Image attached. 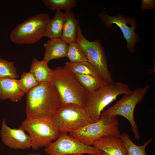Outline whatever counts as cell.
Instances as JSON below:
<instances>
[{
    "mask_svg": "<svg viewBox=\"0 0 155 155\" xmlns=\"http://www.w3.org/2000/svg\"><path fill=\"white\" fill-rule=\"evenodd\" d=\"M26 94V118L52 119L62 105L59 94L51 79L40 84Z\"/></svg>",
    "mask_w": 155,
    "mask_h": 155,
    "instance_id": "cell-1",
    "label": "cell"
},
{
    "mask_svg": "<svg viewBox=\"0 0 155 155\" xmlns=\"http://www.w3.org/2000/svg\"><path fill=\"white\" fill-rule=\"evenodd\" d=\"M51 80L60 96L62 104H74L84 107L89 93L75 73L64 67L51 69Z\"/></svg>",
    "mask_w": 155,
    "mask_h": 155,
    "instance_id": "cell-2",
    "label": "cell"
},
{
    "mask_svg": "<svg viewBox=\"0 0 155 155\" xmlns=\"http://www.w3.org/2000/svg\"><path fill=\"white\" fill-rule=\"evenodd\" d=\"M132 92L127 84L121 82L103 85L88 96L84 107L90 117L96 121L100 118L104 109L121 94Z\"/></svg>",
    "mask_w": 155,
    "mask_h": 155,
    "instance_id": "cell-3",
    "label": "cell"
},
{
    "mask_svg": "<svg viewBox=\"0 0 155 155\" xmlns=\"http://www.w3.org/2000/svg\"><path fill=\"white\" fill-rule=\"evenodd\" d=\"M119 122L117 116L101 117L100 119L68 135L83 144L92 146L94 142L102 137L111 135L120 138Z\"/></svg>",
    "mask_w": 155,
    "mask_h": 155,
    "instance_id": "cell-4",
    "label": "cell"
},
{
    "mask_svg": "<svg viewBox=\"0 0 155 155\" xmlns=\"http://www.w3.org/2000/svg\"><path fill=\"white\" fill-rule=\"evenodd\" d=\"M149 88L150 86L147 85L144 87L136 88L130 93L125 94L113 105L103 110L101 117L120 115L125 118L131 124L135 139L139 140L140 134L134 120V111L137 104L142 101Z\"/></svg>",
    "mask_w": 155,
    "mask_h": 155,
    "instance_id": "cell-5",
    "label": "cell"
},
{
    "mask_svg": "<svg viewBox=\"0 0 155 155\" xmlns=\"http://www.w3.org/2000/svg\"><path fill=\"white\" fill-rule=\"evenodd\" d=\"M19 128L28 133L34 150L48 147L60 133L51 119L47 118H26Z\"/></svg>",
    "mask_w": 155,
    "mask_h": 155,
    "instance_id": "cell-6",
    "label": "cell"
},
{
    "mask_svg": "<svg viewBox=\"0 0 155 155\" xmlns=\"http://www.w3.org/2000/svg\"><path fill=\"white\" fill-rule=\"evenodd\" d=\"M60 133H70L96 121L84 108L74 104H62L51 119Z\"/></svg>",
    "mask_w": 155,
    "mask_h": 155,
    "instance_id": "cell-7",
    "label": "cell"
},
{
    "mask_svg": "<svg viewBox=\"0 0 155 155\" xmlns=\"http://www.w3.org/2000/svg\"><path fill=\"white\" fill-rule=\"evenodd\" d=\"M46 13L30 17L18 25L11 32V40L17 44H30L36 43L44 37L45 28L50 20Z\"/></svg>",
    "mask_w": 155,
    "mask_h": 155,
    "instance_id": "cell-8",
    "label": "cell"
},
{
    "mask_svg": "<svg viewBox=\"0 0 155 155\" xmlns=\"http://www.w3.org/2000/svg\"><path fill=\"white\" fill-rule=\"evenodd\" d=\"M84 51L88 62L95 67L106 84L114 82L107 65V58L103 47L100 41H90L84 36L80 25L77 30V42Z\"/></svg>",
    "mask_w": 155,
    "mask_h": 155,
    "instance_id": "cell-9",
    "label": "cell"
},
{
    "mask_svg": "<svg viewBox=\"0 0 155 155\" xmlns=\"http://www.w3.org/2000/svg\"><path fill=\"white\" fill-rule=\"evenodd\" d=\"M44 152L50 155L77 154L98 155L102 151L92 146H88L69 136L60 133L57 140L45 148Z\"/></svg>",
    "mask_w": 155,
    "mask_h": 155,
    "instance_id": "cell-10",
    "label": "cell"
},
{
    "mask_svg": "<svg viewBox=\"0 0 155 155\" xmlns=\"http://www.w3.org/2000/svg\"><path fill=\"white\" fill-rule=\"evenodd\" d=\"M98 16L106 27L110 28L114 24L120 28L127 41V48L130 52L134 53L135 51V46L140 39L139 36L135 32L137 24L130 26L128 25L136 22L134 18H125L123 15L110 16L104 11L99 13Z\"/></svg>",
    "mask_w": 155,
    "mask_h": 155,
    "instance_id": "cell-11",
    "label": "cell"
},
{
    "mask_svg": "<svg viewBox=\"0 0 155 155\" xmlns=\"http://www.w3.org/2000/svg\"><path fill=\"white\" fill-rule=\"evenodd\" d=\"M1 135L3 143L10 148L24 150L31 147V140L29 135L20 128L10 127L6 124L4 119L2 123Z\"/></svg>",
    "mask_w": 155,
    "mask_h": 155,
    "instance_id": "cell-12",
    "label": "cell"
},
{
    "mask_svg": "<svg viewBox=\"0 0 155 155\" xmlns=\"http://www.w3.org/2000/svg\"><path fill=\"white\" fill-rule=\"evenodd\" d=\"M92 146L108 155H128L127 149L122 140L114 136L101 137L94 142Z\"/></svg>",
    "mask_w": 155,
    "mask_h": 155,
    "instance_id": "cell-13",
    "label": "cell"
},
{
    "mask_svg": "<svg viewBox=\"0 0 155 155\" xmlns=\"http://www.w3.org/2000/svg\"><path fill=\"white\" fill-rule=\"evenodd\" d=\"M18 80L0 78V100L10 99L13 102L20 101L26 94L19 88Z\"/></svg>",
    "mask_w": 155,
    "mask_h": 155,
    "instance_id": "cell-14",
    "label": "cell"
},
{
    "mask_svg": "<svg viewBox=\"0 0 155 155\" xmlns=\"http://www.w3.org/2000/svg\"><path fill=\"white\" fill-rule=\"evenodd\" d=\"M45 51L43 59L50 60L66 57L69 44L61 38H53L44 44Z\"/></svg>",
    "mask_w": 155,
    "mask_h": 155,
    "instance_id": "cell-15",
    "label": "cell"
},
{
    "mask_svg": "<svg viewBox=\"0 0 155 155\" xmlns=\"http://www.w3.org/2000/svg\"><path fill=\"white\" fill-rule=\"evenodd\" d=\"M65 20L61 38L68 44L76 42L79 21L71 9L65 11Z\"/></svg>",
    "mask_w": 155,
    "mask_h": 155,
    "instance_id": "cell-16",
    "label": "cell"
},
{
    "mask_svg": "<svg viewBox=\"0 0 155 155\" xmlns=\"http://www.w3.org/2000/svg\"><path fill=\"white\" fill-rule=\"evenodd\" d=\"M65 20V13L61 11H56L54 17L50 19L47 24L44 37L50 39L61 38Z\"/></svg>",
    "mask_w": 155,
    "mask_h": 155,
    "instance_id": "cell-17",
    "label": "cell"
},
{
    "mask_svg": "<svg viewBox=\"0 0 155 155\" xmlns=\"http://www.w3.org/2000/svg\"><path fill=\"white\" fill-rule=\"evenodd\" d=\"M48 63L43 59L40 61L36 58H33L30 71L39 84L51 79V69L49 67Z\"/></svg>",
    "mask_w": 155,
    "mask_h": 155,
    "instance_id": "cell-18",
    "label": "cell"
},
{
    "mask_svg": "<svg viewBox=\"0 0 155 155\" xmlns=\"http://www.w3.org/2000/svg\"><path fill=\"white\" fill-rule=\"evenodd\" d=\"M64 67L75 73L92 75L99 79L106 84L102 80L94 67L88 61L77 63L67 62Z\"/></svg>",
    "mask_w": 155,
    "mask_h": 155,
    "instance_id": "cell-19",
    "label": "cell"
},
{
    "mask_svg": "<svg viewBox=\"0 0 155 155\" xmlns=\"http://www.w3.org/2000/svg\"><path fill=\"white\" fill-rule=\"evenodd\" d=\"M120 138L126 147L128 155H147L146 148L153 139V137L150 138L141 145L139 146L132 141L129 135L126 133L121 134Z\"/></svg>",
    "mask_w": 155,
    "mask_h": 155,
    "instance_id": "cell-20",
    "label": "cell"
},
{
    "mask_svg": "<svg viewBox=\"0 0 155 155\" xmlns=\"http://www.w3.org/2000/svg\"><path fill=\"white\" fill-rule=\"evenodd\" d=\"M74 73L80 82L89 93L106 85L99 79L92 75Z\"/></svg>",
    "mask_w": 155,
    "mask_h": 155,
    "instance_id": "cell-21",
    "label": "cell"
},
{
    "mask_svg": "<svg viewBox=\"0 0 155 155\" xmlns=\"http://www.w3.org/2000/svg\"><path fill=\"white\" fill-rule=\"evenodd\" d=\"M68 52L66 57L69 62L77 63L88 61L86 55L80 45L77 42L69 44Z\"/></svg>",
    "mask_w": 155,
    "mask_h": 155,
    "instance_id": "cell-22",
    "label": "cell"
},
{
    "mask_svg": "<svg viewBox=\"0 0 155 155\" xmlns=\"http://www.w3.org/2000/svg\"><path fill=\"white\" fill-rule=\"evenodd\" d=\"M43 4L52 11L71 10L77 4L76 0H43Z\"/></svg>",
    "mask_w": 155,
    "mask_h": 155,
    "instance_id": "cell-23",
    "label": "cell"
},
{
    "mask_svg": "<svg viewBox=\"0 0 155 155\" xmlns=\"http://www.w3.org/2000/svg\"><path fill=\"white\" fill-rule=\"evenodd\" d=\"M18 83L20 89L26 94L39 84L30 71L23 72Z\"/></svg>",
    "mask_w": 155,
    "mask_h": 155,
    "instance_id": "cell-24",
    "label": "cell"
},
{
    "mask_svg": "<svg viewBox=\"0 0 155 155\" xmlns=\"http://www.w3.org/2000/svg\"><path fill=\"white\" fill-rule=\"evenodd\" d=\"M19 77L14 62L0 58V78L17 79Z\"/></svg>",
    "mask_w": 155,
    "mask_h": 155,
    "instance_id": "cell-25",
    "label": "cell"
},
{
    "mask_svg": "<svg viewBox=\"0 0 155 155\" xmlns=\"http://www.w3.org/2000/svg\"><path fill=\"white\" fill-rule=\"evenodd\" d=\"M155 8V1L153 0H143L140 8L142 10L154 9Z\"/></svg>",
    "mask_w": 155,
    "mask_h": 155,
    "instance_id": "cell-26",
    "label": "cell"
},
{
    "mask_svg": "<svg viewBox=\"0 0 155 155\" xmlns=\"http://www.w3.org/2000/svg\"><path fill=\"white\" fill-rule=\"evenodd\" d=\"M97 155H108L107 153L105 152L102 151L101 153H100L99 154Z\"/></svg>",
    "mask_w": 155,
    "mask_h": 155,
    "instance_id": "cell-27",
    "label": "cell"
},
{
    "mask_svg": "<svg viewBox=\"0 0 155 155\" xmlns=\"http://www.w3.org/2000/svg\"><path fill=\"white\" fill-rule=\"evenodd\" d=\"M28 155H43L39 153H36H36L35 154H33V153L30 154ZM50 155L48 154V155Z\"/></svg>",
    "mask_w": 155,
    "mask_h": 155,
    "instance_id": "cell-28",
    "label": "cell"
},
{
    "mask_svg": "<svg viewBox=\"0 0 155 155\" xmlns=\"http://www.w3.org/2000/svg\"><path fill=\"white\" fill-rule=\"evenodd\" d=\"M63 155H84V154H65Z\"/></svg>",
    "mask_w": 155,
    "mask_h": 155,
    "instance_id": "cell-29",
    "label": "cell"
},
{
    "mask_svg": "<svg viewBox=\"0 0 155 155\" xmlns=\"http://www.w3.org/2000/svg\"><path fill=\"white\" fill-rule=\"evenodd\" d=\"M86 155H95L94 154H88Z\"/></svg>",
    "mask_w": 155,
    "mask_h": 155,
    "instance_id": "cell-30",
    "label": "cell"
}]
</instances>
